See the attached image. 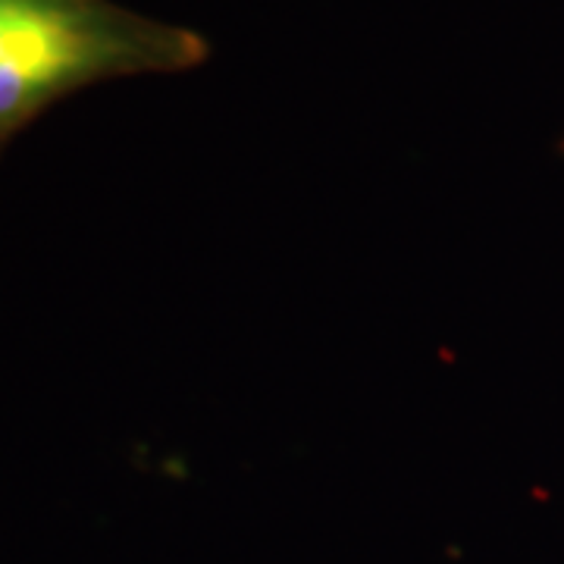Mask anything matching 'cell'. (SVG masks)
<instances>
[{
	"instance_id": "1",
	"label": "cell",
	"mask_w": 564,
	"mask_h": 564,
	"mask_svg": "<svg viewBox=\"0 0 564 564\" xmlns=\"http://www.w3.org/2000/svg\"><path fill=\"white\" fill-rule=\"evenodd\" d=\"M207 41L113 0H0V144L95 82L185 73Z\"/></svg>"
}]
</instances>
